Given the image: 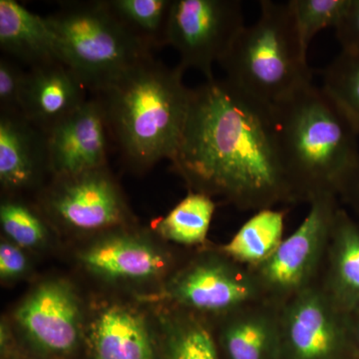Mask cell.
Wrapping results in <instances>:
<instances>
[{
  "label": "cell",
  "instance_id": "cell-8",
  "mask_svg": "<svg viewBox=\"0 0 359 359\" xmlns=\"http://www.w3.org/2000/svg\"><path fill=\"white\" fill-rule=\"evenodd\" d=\"M242 6L237 0H173L168 45L178 51L179 65L215 79L212 66L219 65L245 27Z\"/></svg>",
  "mask_w": 359,
  "mask_h": 359
},
{
  "label": "cell",
  "instance_id": "cell-32",
  "mask_svg": "<svg viewBox=\"0 0 359 359\" xmlns=\"http://www.w3.org/2000/svg\"><path fill=\"white\" fill-rule=\"evenodd\" d=\"M353 359H354V358H353Z\"/></svg>",
  "mask_w": 359,
  "mask_h": 359
},
{
  "label": "cell",
  "instance_id": "cell-18",
  "mask_svg": "<svg viewBox=\"0 0 359 359\" xmlns=\"http://www.w3.org/2000/svg\"><path fill=\"white\" fill-rule=\"evenodd\" d=\"M82 262L94 273L112 278L142 280L160 275L168 259L140 238L118 235L90 248Z\"/></svg>",
  "mask_w": 359,
  "mask_h": 359
},
{
  "label": "cell",
  "instance_id": "cell-29",
  "mask_svg": "<svg viewBox=\"0 0 359 359\" xmlns=\"http://www.w3.org/2000/svg\"><path fill=\"white\" fill-rule=\"evenodd\" d=\"M26 268V259L16 245L2 243L0 245V273L2 278L21 275Z\"/></svg>",
  "mask_w": 359,
  "mask_h": 359
},
{
  "label": "cell",
  "instance_id": "cell-27",
  "mask_svg": "<svg viewBox=\"0 0 359 359\" xmlns=\"http://www.w3.org/2000/svg\"><path fill=\"white\" fill-rule=\"evenodd\" d=\"M26 72L7 57L0 59V114H22Z\"/></svg>",
  "mask_w": 359,
  "mask_h": 359
},
{
  "label": "cell",
  "instance_id": "cell-5",
  "mask_svg": "<svg viewBox=\"0 0 359 359\" xmlns=\"http://www.w3.org/2000/svg\"><path fill=\"white\" fill-rule=\"evenodd\" d=\"M46 18L57 37L61 62L95 95L152 56L106 0L65 2Z\"/></svg>",
  "mask_w": 359,
  "mask_h": 359
},
{
  "label": "cell",
  "instance_id": "cell-14",
  "mask_svg": "<svg viewBox=\"0 0 359 359\" xmlns=\"http://www.w3.org/2000/svg\"><path fill=\"white\" fill-rule=\"evenodd\" d=\"M86 90L61 61L34 66L26 72L22 115L46 133L88 100Z\"/></svg>",
  "mask_w": 359,
  "mask_h": 359
},
{
  "label": "cell",
  "instance_id": "cell-25",
  "mask_svg": "<svg viewBox=\"0 0 359 359\" xmlns=\"http://www.w3.org/2000/svg\"><path fill=\"white\" fill-rule=\"evenodd\" d=\"M351 0H290L287 6L302 49L308 54L311 40L325 28L337 27Z\"/></svg>",
  "mask_w": 359,
  "mask_h": 359
},
{
  "label": "cell",
  "instance_id": "cell-9",
  "mask_svg": "<svg viewBox=\"0 0 359 359\" xmlns=\"http://www.w3.org/2000/svg\"><path fill=\"white\" fill-rule=\"evenodd\" d=\"M280 359H353L347 316L318 283L280 308Z\"/></svg>",
  "mask_w": 359,
  "mask_h": 359
},
{
  "label": "cell",
  "instance_id": "cell-22",
  "mask_svg": "<svg viewBox=\"0 0 359 359\" xmlns=\"http://www.w3.org/2000/svg\"><path fill=\"white\" fill-rule=\"evenodd\" d=\"M173 0H106L111 11L152 50L168 45Z\"/></svg>",
  "mask_w": 359,
  "mask_h": 359
},
{
  "label": "cell",
  "instance_id": "cell-6",
  "mask_svg": "<svg viewBox=\"0 0 359 359\" xmlns=\"http://www.w3.org/2000/svg\"><path fill=\"white\" fill-rule=\"evenodd\" d=\"M337 195H323L309 203L306 218L283 238L269 259L249 268L264 302L282 308L320 280L335 215Z\"/></svg>",
  "mask_w": 359,
  "mask_h": 359
},
{
  "label": "cell",
  "instance_id": "cell-15",
  "mask_svg": "<svg viewBox=\"0 0 359 359\" xmlns=\"http://www.w3.org/2000/svg\"><path fill=\"white\" fill-rule=\"evenodd\" d=\"M50 172L45 132L22 114H0V182L11 192L39 183Z\"/></svg>",
  "mask_w": 359,
  "mask_h": 359
},
{
  "label": "cell",
  "instance_id": "cell-4",
  "mask_svg": "<svg viewBox=\"0 0 359 359\" xmlns=\"http://www.w3.org/2000/svg\"><path fill=\"white\" fill-rule=\"evenodd\" d=\"M259 8L219 65L224 79L271 107L313 84V75L287 2L263 0Z\"/></svg>",
  "mask_w": 359,
  "mask_h": 359
},
{
  "label": "cell",
  "instance_id": "cell-2",
  "mask_svg": "<svg viewBox=\"0 0 359 359\" xmlns=\"http://www.w3.org/2000/svg\"><path fill=\"white\" fill-rule=\"evenodd\" d=\"M184 71L151 56L97 94L110 138L135 169L147 170L176 154L192 90L184 84Z\"/></svg>",
  "mask_w": 359,
  "mask_h": 359
},
{
  "label": "cell",
  "instance_id": "cell-23",
  "mask_svg": "<svg viewBox=\"0 0 359 359\" xmlns=\"http://www.w3.org/2000/svg\"><path fill=\"white\" fill-rule=\"evenodd\" d=\"M359 136V51H341L323 71V86Z\"/></svg>",
  "mask_w": 359,
  "mask_h": 359
},
{
  "label": "cell",
  "instance_id": "cell-24",
  "mask_svg": "<svg viewBox=\"0 0 359 359\" xmlns=\"http://www.w3.org/2000/svg\"><path fill=\"white\" fill-rule=\"evenodd\" d=\"M171 323L170 359H219L211 323L180 309Z\"/></svg>",
  "mask_w": 359,
  "mask_h": 359
},
{
  "label": "cell",
  "instance_id": "cell-12",
  "mask_svg": "<svg viewBox=\"0 0 359 359\" xmlns=\"http://www.w3.org/2000/svg\"><path fill=\"white\" fill-rule=\"evenodd\" d=\"M16 318L28 337L44 351L68 353L77 346L80 308L67 283H42L21 304Z\"/></svg>",
  "mask_w": 359,
  "mask_h": 359
},
{
  "label": "cell",
  "instance_id": "cell-16",
  "mask_svg": "<svg viewBox=\"0 0 359 359\" xmlns=\"http://www.w3.org/2000/svg\"><path fill=\"white\" fill-rule=\"evenodd\" d=\"M318 283L341 313H358L359 226L340 207Z\"/></svg>",
  "mask_w": 359,
  "mask_h": 359
},
{
  "label": "cell",
  "instance_id": "cell-21",
  "mask_svg": "<svg viewBox=\"0 0 359 359\" xmlns=\"http://www.w3.org/2000/svg\"><path fill=\"white\" fill-rule=\"evenodd\" d=\"M216 204L205 194L191 191L157 224L161 237L183 245H203L214 217Z\"/></svg>",
  "mask_w": 359,
  "mask_h": 359
},
{
  "label": "cell",
  "instance_id": "cell-26",
  "mask_svg": "<svg viewBox=\"0 0 359 359\" xmlns=\"http://www.w3.org/2000/svg\"><path fill=\"white\" fill-rule=\"evenodd\" d=\"M0 223L7 237L20 247H36L46 238L47 229L43 219L29 205L20 201L2 202Z\"/></svg>",
  "mask_w": 359,
  "mask_h": 359
},
{
  "label": "cell",
  "instance_id": "cell-10",
  "mask_svg": "<svg viewBox=\"0 0 359 359\" xmlns=\"http://www.w3.org/2000/svg\"><path fill=\"white\" fill-rule=\"evenodd\" d=\"M45 205L59 223L78 231H101L125 223L126 205L107 167L55 175Z\"/></svg>",
  "mask_w": 359,
  "mask_h": 359
},
{
  "label": "cell",
  "instance_id": "cell-1",
  "mask_svg": "<svg viewBox=\"0 0 359 359\" xmlns=\"http://www.w3.org/2000/svg\"><path fill=\"white\" fill-rule=\"evenodd\" d=\"M171 162L195 192L221 196L243 211L299 203L280 157L271 106L226 79L205 80L191 90Z\"/></svg>",
  "mask_w": 359,
  "mask_h": 359
},
{
  "label": "cell",
  "instance_id": "cell-19",
  "mask_svg": "<svg viewBox=\"0 0 359 359\" xmlns=\"http://www.w3.org/2000/svg\"><path fill=\"white\" fill-rule=\"evenodd\" d=\"M90 344L95 359H155L145 323L120 306L97 316L90 330Z\"/></svg>",
  "mask_w": 359,
  "mask_h": 359
},
{
  "label": "cell",
  "instance_id": "cell-11",
  "mask_svg": "<svg viewBox=\"0 0 359 359\" xmlns=\"http://www.w3.org/2000/svg\"><path fill=\"white\" fill-rule=\"evenodd\" d=\"M46 136L53 176L107 167L110 135L102 103L97 97L88 99Z\"/></svg>",
  "mask_w": 359,
  "mask_h": 359
},
{
  "label": "cell",
  "instance_id": "cell-17",
  "mask_svg": "<svg viewBox=\"0 0 359 359\" xmlns=\"http://www.w3.org/2000/svg\"><path fill=\"white\" fill-rule=\"evenodd\" d=\"M0 47L30 68L60 61L57 37L47 18L15 0H0Z\"/></svg>",
  "mask_w": 359,
  "mask_h": 359
},
{
  "label": "cell",
  "instance_id": "cell-13",
  "mask_svg": "<svg viewBox=\"0 0 359 359\" xmlns=\"http://www.w3.org/2000/svg\"><path fill=\"white\" fill-rule=\"evenodd\" d=\"M212 320L218 327L212 332L219 353L224 359H280L278 306L259 302Z\"/></svg>",
  "mask_w": 359,
  "mask_h": 359
},
{
  "label": "cell",
  "instance_id": "cell-30",
  "mask_svg": "<svg viewBox=\"0 0 359 359\" xmlns=\"http://www.w3.org/2000/svg\"><path fill=\"white\" fill-rule=\"evenodd\" d=\"M337 194L359 217V157L340 180Z\"/></svg>",
  "mask_w": 359,
  "mask_h": 359
},
{
  "label": "cell",
  "instance_id": "cell-3",
  "mask_svg": "<svg viewBox=\"0 0 359 359\" xmlns=\"http://www.w3.org/2000/svg\"><path fill=\"white\" fill-rule=\"evenodd\" d=\"M283 166L299 203L337 195L359 157L358 135L327 92L311 84L271 106Z\"/></svg>",
  "mask_w": 359,
  "mask_h": 359
},
{
  "label": "cell",
  "instance_id": "cell-28",
  "mask_svg": "<svg viewBox=\"0 0 359 359\" xmlns=\"http://www.w3.org/2000/svg\"><path fill=\"white\" fill-rule=\"evenodd\" d=\"M334 29L341 51H359V0H351Z\"/></svg>",
  "mask_w": 359,
  "mask_h": 359
},
{
  "label": "cell",
  "instance_id": "cell-31",
  "mask_svg": "<svg viewBox=\"0 0 359 359\" xmlns=\"http://www.w3.org/2000/svg\"><path fill=\"white\" fill-rule=\"evenodd\" d=\"M349 340L354 359H359V311L347 316Z\"/></svg>",
  "mask_w": 359,
  "mask_h": 359
},
{
  "label": "cell",
  "instance_id": "cell-7",
  "mask_svg": "<svg viewBox=\"0 0 359 359\" xmlns=\"http://www.w3.org/2000/svg\"><path fill=\"white\" fill-rule=\"evenodd\" d=\"M163 294L179 309L205 320L264 302L250 269L236 263L219 248L177 271Z\"/></svg>",
  "mask_w": 359,
  "mask_h": 359
},
{
  "label": "cell",
  "instance_id": "cell-20",
  "mask_svg": "<svg viewBox=\"0 0 359 359\" xmlns=\"http://www.w3.org/2000/svg\"><path fill=\"white\" fill-rule=\"evenodd\" d=\"M285 210L264 209L255 214L226 244L219 247L223 254L252 268L269 259L283 241Z\"/></svg>",
  "mask_w": 359,
  "mask_h": 359
}]
</instances>
